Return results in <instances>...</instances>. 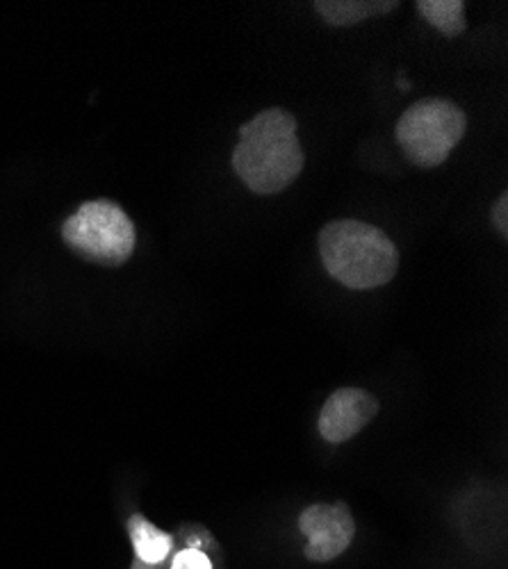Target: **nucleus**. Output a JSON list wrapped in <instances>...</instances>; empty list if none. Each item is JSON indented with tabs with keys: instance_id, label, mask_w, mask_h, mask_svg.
Here are the masks:
<instances>
[{
	"instance_id": "nucleus-1",
	"label": "nucleus",
	"mask_w": 508,
	"mask_h": 569,
	"mask_svg": "<svg viewBox=\"0 0 508 569\" xmlns=\"http://www.w3.org/2000/svg\"><path fill=\"white\" fill-rule=\"evenodd\" d=\"M303 164L306 153L292 112L269 108L240 128L233 169L253 194L271 197L283 192L301 176Z\"/></svg>"
},
{
	"instance_id": "nucleus-2",
	"label": "nucleus",
	"mask_w": 508,
	"mask_h": 569,
	"mask_svg": "<svg viewBox=\"0 0 508 569\" xmlns=\"http://www.w3.org/2000/svg\"><path fill=\"white\" fill-rule=\"evenodd\" d=\"M325 269L349 290H375L388 284L399 269V251L390 237L365 221L340 219L319 232Z\"/></svg>"
},
{
	"instance_id": "nucleus-3",
	"label": "nucleus",
	"mask_w": 508,
	"mask_h": 569,
	"mask_svg": "<svg viewBox=\"0 0 508 569\" xmlns=\"http://www.w3.org/2000/svg\"><path fill=\"white\" fill-rule=\"evenodd\" d=\"M468 130V117L447 99L412 103L397 121V141L404 156L422 169L440 167Z\"/></svg>"
},
{
	"instance_id": "nucleus-4",
	"label": "nucleus",
	"mask_w": 508,
	"mask_h": 569,
	"mask_svg": "<svg viewBox=\"0 0 508 569\" xmlns=\"http://www.w3.org/2000/svg\"><path fill=\"white\" fill-rule=\"evenodd\" d=\"M71 251L89 262L119 267L135 251V226L112 201L82 203L62 226Z\"/></svg>"
},
{
	"instance_id": "nucleus-5",
	"label": "nucleus",
	"mask_w": 508,
	"mask_h": 569,
	"mask_svg": "<svg viewBox=\"0 0 508 569\" xmlns=\"http://www.w3.org/2000/svg\"><path fill=\"white\" fill-rule=\"evenodd\" d=\"M299 531L306 536L303 556L312 562H331L353 542L356 521L345 501L312 503L299 515Z\"/></svg>"
},
{
	"instance_id": "nucleus-6",
	"label": "nucleus",
	"mask_w": 508,
	"mask_h": 569,
	"mask_svg": "<svg viewBox=\"0 0 508 569\" xmlns=\"http://www.w3.org/2000/svg\"><path fill=\"white\" fill-rule=\"evenodd\" d=\"M379 415V401L360 388L336 390L319 412L317 429L329 445H342L356 438Z\"/></svg>"
},
{
	"instance_id": "nucleus-7",
	"label": "nucleus",
	"mask_w": 508,
	"mask_h": 569,
	"mask_svg": "<svg viewBox=\"0 0 508 569\" xmlns=\"http://www.w3.org/2000/svg\"><path fill=\"white\" fill-rule=\"evenodd\" d=\"M128 536L140 565L160 567L171 556L173 538L167 531L151 525L145 515H132L128 519Z\"/></svg>"
},
{
	"instance_id": "nucleus-8",
	"label": "nucleus",
	"mask_w": 508,
	"mask_h": 569,
	"mask_svg": "<svg viewBox=\"0 0 508 569\" xmlns=\"http://www.w3.org/2000/svg\"><path fill=\"white\" fill-rule=\"evenodd\" d=\"M312 8L329 26L345 28L379 14H388L397 8V3L395 0H390V3H386V0H317Z\"/></svg>"
},
{
	"instance_id": "nucleus-9",
	"label": "nucleus",
	"mask_w": 508,
	"mask_h": 569,
	"mask_svg": "<svg viewBox=\"0 0 508 569\" xmlns=\"http://www.w3.org/2000/svg\"><path fill=\"white\" fill-rule=\"evenodd\" d=\"M415 8L429 26L445 37H458L468 28L464 0H420Z\"/></svg>"
},
{
	"instance_id": "nucleus-10",
	"label": "nucleus",
	"mask_w": 508,
	"mask_h": 569,
	"mask_svg": "<svg viewBox=\"0 0 508 569\" xmlns=\"http://www.w3.org/2000/svg\"><path fill=\"white\" fill-rule=\"evenodd\" d=\"M171 569H212V560L206 551L197 547H188L173 556Z\"/></svg>"
},
{
	"instance_id": "nucleus-11",
	"label": "nucleus",
	"mask_w": 508,
	"mask_h": 569,
	"mask_svg": "<svg viewBox=\"0 0 508 569\" xmlns=\"http://www.w3.org/2000/svg\"><path fill=\"white\" fill-rule=\"evenodd\" d=\"M492 223L501 237H508V194L506 192L492 206Z\"/></svg>"
},
{
	"instance_id": "nucleus-12",
	"label": "nucleus",
	"mask_w": 508,
	"mask_h": 569,
	"mask_svg": "<svg viewBox=\"0 0 508 569\" xmlns=\"http://www.w3.org/2000/svg\"><path fill=\"white\" fill-rule=\"evenodd\" d=\"M135 569H151V567H147V565H140V567H135Z\"/></svg>"
}]
</instances>
